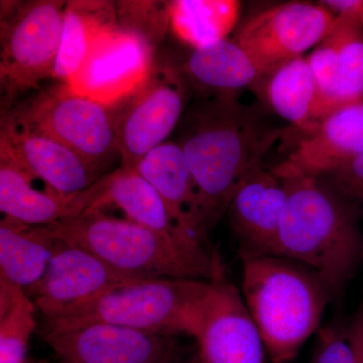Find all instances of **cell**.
Listing matches in <instances>:
<instances>
[{"mask_svg":"<svg viewBox=\"0 0 363 363\" xmlns=\"http://www.w3.org/2000/svg\"><path fill=\"white\" fill-rule=\"evenodd\" d=\"M362 6L335 16L340 30V40L337 56V89L334 111L363 96V23L360 18Z\"/></svg>","mask_w":363,"mask_h":363,"instance_id":"obj_26","label":"cell"},{"mask_svg":"<svg viewBox=\"0 0 363 363\" xmlns=\"http://www.w3.org/2000/svg\"><path fill=\"white\" fill-rule=\"evenodd\" d=\"M359 213L363 209V155L317 177Z\"/></svg>","mask_w":363,"mask_h":363,"instance_id":"obj_28","label":"cell"},{"mask_svg":"<svg viewBox=\"0 0 363 363\" xmlns=\"http://www.w3.org/2000/svg\"><path fill=\"white\" fill-rule=\"evenodd\" d=\"M66 4L63 0L1 4L2 113L11 111L21 95L39 89L45 79L54 78Z\"/></svg>","mask_w":363,"mask_h":363,"instance_id":"obj_6","label":"cell"},{"mask_svg":"<svg viewBox=\"0 0 363 363\" xmlns=\"http://www.w3.org/2000/svg\"><path fill=\"white\" fill-rule=\"evenodd\" d=\"M176 142L194 178L203 227L211 241L236 190L255 169L281 131L272 128L238 95L198 98L177 126Z\"/></svg>","mask_w":363,"mask_h":363,"instance_id":"obj_1","label":"cell"},{"mask_svg":"<svg viewBox=\"0 0 363 363\" xmlns=\"http://www.w3.org/2000/svg\"><path fill=\"white\" fill-rule=\"evenodd\" d=\"M80 197L83 213L90 210L104 211V208L116 207L125 214L128 220L169 238L202 247L182 231L162 196L135 169L121 167L106 174L94 185L81 192Z\"/></svg>","mask_w":363,"mask_h":363,"instance_id":"obj_17","label":"cell"},{"mask_svg":"<svg viewBox=\"0 0 363 363\" xmlns=\"http://www.w3.org/2000/svg\"><path fill=\"white\" fill-rule=\"evenodd\" d=\"M207 363H266V347L225 272L209 281L195 337Z\"/></svg>","mask_w":363,"mask_h":363,"instance_id":"obj_12","label":"cell"},{"mask_svg":"<svg viewBox=\"0 0 363 363\" xmlns=\"http://www.w3.org/2000/svg\"><path fill=\"white\" fill-rule=\"evenodd\" d=\"M188 90L180 65L155 61L145 83L113 113L121 168L135 169L145 155L166 143L187 108Z\"/></svg>","mask_w":363,"mask_h":363,"instance_id":"obj_8","label":"cell"},{"mask_svg":"<svg viewBox=\"0 0 363 363\" xmlns=\"http://www.w3.org/2000/svg\"><path fill=\"white\" fill-rule=\"evenodd\" d=\"M61 363H169L182 353L173 336L94 323L42 330Z\"/></svg>","mask_w":363,"mask_h":363,"instance_id":"obj_11","label":"cell"},{"mask_svg":"<svg viewBox=\"0 0 363 363\" xmlns=\"http://www.w3.org/2000/svg\"><path fill=\"white\" fill-rule=\"evenodd\" d=\"M347 334L357 363H363V307L353 320Z\"/></svg>","mask_w":363,"mask_h":363,"instance_id":"obj_30","label":"cell"},{"mask_svg":"<svg viewBox=\"0 0 363 363\" xmlns=\"http://www.w3.org/2000/svg\"><path fill=\"white\" fill-rule=\"evenodd\" d=\"M335 16L320 4L291 1L253 14L233 40L250 55L262 76L316 47Z\"/></svg>","mask_w":363,"mask_h":363,"instance_id":"obj_9","label":"cell"},{"mask_svg":"<svg viewBox=\"0 0 363 363\" xmlns=\"http://www.w3.org/2000/svg\"><path fill=\"white\" fill-rule=\"evenodd\" d=\"M69 245L96 255L121 274L138 279L212 281L224 274L218 250L169 238L102 210L44 226Z\"/></svg>","mask_w":363,"mask_h":363,"instance_id":"obj_3","label":"cell"},{"mask_svg":"<svg viewBox=\"0 0 363 363\" xmlns=\"http://www.w3.org/2000/svg\"><path fill=\"white\" fill-rule=\"evenodd\" d=\"M285 180L289 194L276 255L311 269L335 296L363 262L359 213L315 177Z\"/></svg>","mask_w":363,"mask_h":363,"instance_id":"obj_2","label":"cell"},{"mask_svg":"<svg viewBox=\"0 0 363 363\" xmlns=\"http://www.w3.org/2000/svg\"><path fill=\"white\" fill-rule=\"evenodd\" d=\"M363 155V96L324 117L295 150L272 169L279 178L320 177Z\"/></svg>","mask_w":363,"mask_h":363,"instance_id":"obj_16","label":"cell"},{"mask_svg":"<svg viewBox=\"0 0 363 363\" xmlns=\"http://www.w3.org/2000/svg\"><path fill=\"white\" fill-rule=\"evenodd\" d=\"M32 176L0 152V210L4 218L50 226L83 213L80 193L65 196L33 187Z\"/></svg>","mask_w":363,"mask_h":363,"instance_id":"obj_20","label":"cell"},{"mask_svg":"<svg viewBox=\"0 0 363 363\" xmlns=\"http://www.w3.org/2000/svg\"><path fill=\"white\" fill-rule=\"evenodd\" d=\"M118 25L116 4L104 0L67 1L54 79L66 83L106 30Z\"/></svg>","mask_w":363,"mask_h":363,"instance_id":"obj_22","label":"cell"},{"mask_svg":"<svg viewBox=\"0 0 363 363\" xmlns=\"http://www.w3.org/2000/svg\"><path fill=\"white\" fill-rule=\"evenodd\" d=\"M242 295L272 363H289L319 328L332 296L304 264L277 255H240Z\"/></svg>","mask_w":363,"mask_h":363,"instance_id":"obj_4","label":"cell"},{"mask_svg":"<svg viewBox=\"0 0 363 363\" xmlns=\"http://www.w3.org/2000/svg\"><path fill=\"white\" fill-rule=\"evenodd\" d=\"M209 281L136 279L43 319L42 330L104 323L157 335L195 338Z\"/></svg>","mask_w":363,"mask_h":363,"instance_id":"obj_5","label":"cell"},{"mask_svg":"<svg viewBox=\"0 0 363 363\" xmlns=\"http://www.w3.org/2000/svg\"><path fill=\"white\" fill-rule=\"evenodd\" d=\"M169 26L184 44L193 49L225 40L240 18L235 0L169 1Z\"/></svg>","mask_w":363,"mask_h":363,"instance_id":"obj_24","label":"cell"},{"mask_svg":"<svg viewBox=\"0 0 363 363\" xmlns=\"http://www.w3.org/2000/svg\"><path fill=\"white\" fill-rule=\"evenodd\" d=\"M4 114L58 140L104 175L111 157L119 154L111 107L74 92L66 83Z\"/></svg>","mask_w":363,"mask_h":363,"instance_id":"obj_7","label":"cell"},{"mask_svg":"<svg viewBox=\"0 0 363 363\" xmlns=\"http://www.w3.org/2000/svg\"><path fill=\"white\" fill-rule=\"evenodd\" d=\"M360 18H362V21L363 23V2H362V9H360Z\"/></svg>","mask_w":363,"mask_h":363,"instance_id":"obj_34","label":"cell"},{"mask_svg":"<svg viewBox=\"0 0 363 363\" xmlns=\"http://www.w3.org/2000/svg\"><path fill=\"white\" fill-rule=\"evenodd\" d=\"M288 194L285 179L264 166L240 184L226 213L240 242V255H276Z\"/></svg>","mask_w":363,"mask_h":363,"instance_id":"obj_15","label":"cell"},{"mask_svg":"<svg viewBox=\"0 0 363 363\" xmlns=\"http://www.w3.org/2000/svg\"><path fill=\"white\" fill-rule=\"evenodd\" d=\"M154 51L140 35L117 25L97 40L66 84L74 92L112 108L149 77Z\"/></svg>","mask_w":363,"mask_h":363,"instance_id":"obj_10","label":"cell"},{"mask_svg":"<svg viewBox=\"0 0 363 363\" xmlns=\"http://www.w3.org/2000/svg\"><path fill=\"white\" fill-rule=\"evenodd\" d=\"M116 13L119 26L140 35L154 50L169 26V2L119 1Z\"/></svg>","mask_w":363,"mask_h":363,"instance_id":"obj_27","label":"cell"},{"mask_svg":"<svg viewBox=\"0 0 363 363\" xmlns=\"http://www.w3.org/2000/svg\"><path fill=\"white\" fill-rule=\"evenodd\" d=\"M313 363H357L348 334L337 327L322 329Z\"/></svg>","mask_w":363,"mask_h":363,"instance_id":"obj_29","label":"cell"},{"mask_svg":"<svg viewBox=\"0 0 363 363\" xmlns=\"http://www.w3.org/2000/svg\"><path fill=\"white\" fill-rule=\"evenodd\" d=\"M264 98L278 116L305 135L317 128L314 111L316 83L307 58L301 56L281 64L264 76Z\"/></svg>","mask_w":363,"mask_h":363,"instance_id":"obj_23","label":"cell"},{"mask_svg":"<svg viewBox=\"0 0 363 363\" xmlns=\"http://www.w3.org/2000/svg\"><path fill=\"white\" fill-rule=\"evenodd\" d=\"M181 68L199 98L238 95L264 78L250 55L228 39L193 49Z\"/></svg>","mask_w":363,"mask_h":363,"instance_id":"obj_19","label":"cell"},{"mask_svg":"<svg viewBox=\"0 0 363 363\" xmlns=\"http://www.w3.org/2000/svg\"><path fill=\"white\" fill-rule=\"evenodd\" d=\"M136 279H143L121 274L96 255L60 240L44 276L26 295L47 319Z\"/></svg>","mask_w":363,"mask_h":363,"instance_id":"obj_14","label":"cell"},{"mask_svg":"<svg viewBox=\"0 0 363 363\" xmlns=\"http://www.w3.org/2000/svg\"><path fill=\"white\" fill-rule=\"evenodd\" d=\"M135 169L162 196L182 231L202 247L215 250L205 234L199 193L178 143L166 142L150 150Z\"/></svg>","mask_w":363,"mask_h":363,"instance_id":"obj_18","label":"cell"},{"mask_svg":"<svg viewBox=\"0 0 363 363\" xmlns=\"http://www.w3.org/2000/svg\"><path fill=\"white\" fill-rule=\"evenodd\" d=\"M188 363H207L206 360L204 359V357H202L201 352H200L199 350H197L194 354L192 355V357L190 358Z\"/></svg>","mask_w":363,"mask_h":363,"instance_id":"obj_32","label":"cell"},{"mask_svg":"<svg viewBox=\"0 0 363 363\" xmlns=\"http://www.w3.org/2000/svg\"><path fill=\"white\" fill-rule=\"evenodd\" d=\"M169 363H188V362H184L183 352H182V353H180V354L178 355V357H176L175 358H174V359L171 360V362H169Z\"/></svg>","mask_w":363,"mask_h":363,"instance_id":"obj_33","label":"cell"},{"mask_svg":"<svg viewBox=\"0 0 363 363\" xmlns=\"http://www.w3.org/2000/svg\"><path fill=\"white\" fill-rule=\"evenodd\" d=\"M44 226L4 218L0 223V276L26 293L44 276L59 245Z\"/></svg>","mask_w":363,"mask_h":363,"instance_id":"obj_21","label":"cell"},{"mask_svg":"<svg viewBox=\"0 0 363 363\" xmlns=\"http://www.w3.org/2000/svg\"><path fill=\"white\" fill-rule=\"evenodd\" d=\"M363 0H329V1H321L320 4L326 7L330 13L337 16L344 11H351L362 6Z\"/></svg>","mask_w":363,"mask_h":363,"instance_id":"obj_31","label":"cell"},{"mask_svg":"<svg viewBox=\"0 0 363 363\" xmlns=\"http://www.w3.org/2000/svg\"><path fill=\"white\" fill-rule=\"evenodd\" d=\"M28 363H45V362H28Z\"/></svg>","mask_w":363,"mask_h":363,"instance_id":"obj_35","label":"cell"},{"mask_svg":"<svg viewBox=\"0 0 363 363\" xmlns=\"http://www.w3.org/2000/svg\"><path fill=\"white\" fill-rule=\"evenodd\" d=\"M0 152L28 175L58 194H79L94 185L104 174L51 136L2 114Z\"/></svg>","mask_w":363,"mask_h":363,"instance_id":"obj_13","label":"cell"},{"mask_svg":"<svg viewBox=\"0 0 363 363\" xmlns=\"http://www.w3.org/2000/svg\"><path fill=\"white\" fill-rule=\"evenodd\" d=\"M37 307L26 291L0 276V363H28V342L37 330Z\"/></svg>","mask_w":363,"mask_h":363,"instance_id":"obj_25","label":"cell"}]
</instances>
